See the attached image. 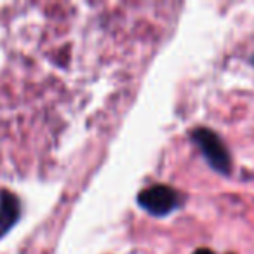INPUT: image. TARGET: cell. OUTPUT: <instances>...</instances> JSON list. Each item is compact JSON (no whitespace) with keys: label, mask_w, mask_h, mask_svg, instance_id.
Returning <instances> with one entry per match:
<instances>
[{"label":"cell","mask_w":254,"mask_h":254,"mask_svg":"<svg viewBox=\"0 0 254 254\" xmlns=\"http://www.w3.org/2000/svg\"><path fill=\"white\" fill-rule=\"evenodd\" d=\"M193 254H214V253H212L211 249H205V247H202V249H197V251H195Z\"/></svg>","instance_id":"277c9868"},{"label":"cell","mask_w":254,"mask_h":254,"mask_svg":"<svg viewBox=\"0 0 254 254\" xmlns=\"http://www.w3.org/2000/svg\"><path fill=\"white\" fill-rule=\"evenodd\" d=\"M138 204L152 216H167L181 204V198L176 190L166 185H155L139 191Z\"/></svg>","instance_id":"7a4b0ae2"},{"label":"cell","mask_w":254,"mask_h":254,"mask_svg":"<svg viewBox=\"0 0 254 254\" xmlns=\"http://www.w3.org/2000/svg\"><path fill=\"white\" fill-rule=\"evenodd\" d=\"M19 212H21L19 198L7 190L0 191V239L18 223Z\"/></svg>","instance_id":"3957f363"},{"label":"cell","mask_w":254,"mask_h":254,"mask_svg":"<svg viewBox=\"0 0 254 254\" xmlns=\"http://www.w3.org/2000/svg\"><path fill=\"white\" fill-rule=\"evenodd\" d=\"M253 63H254V58H253Z\"/></svg>","instance_id":"5b68a950"},{"label":"cell","mask_w":254,"mask_h":254,"mask_svg":"<svg viewBox=\"0 0 254 254\" xmlns=\"http://www.w3.org/2000/svg\"><path fill=\"white\" fill-rule=\"evenodd\" d=\"M191 139H193L195 145L200 148L202 155L205 157L207 164L216 173L225 174V176H228V174L232 173V159H230V153L214 131L205 129V127H197V129L191 131Z\"/></svg>","instance_id":"6da1fadb"}]
</instances>
